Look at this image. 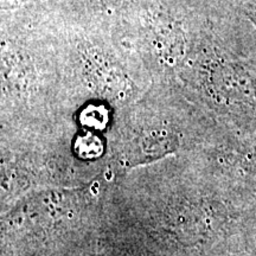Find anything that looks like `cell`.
I'll use <instances>...</instances> for the list:
<instances>
[{
    "label": "cell",
    "mask_w": 256,
    "mask_h": 256,
    "mask_svg": "<svg viewBox=\"0 0 256 256\" xmlns=\"http://www.w3.org/2000/svg\"><path fill=\"white\" fill-rule=\"evenodd\" d=\"M76 151L84 159L96 158L102 153L101 142L94 136H82L76 142Z\"/></svg>",
    "instance_id": "1"
},
{
    "label": "cell",
    "mask_w": 256,
    "mask_h": 256,
    "mask_svg": "<svg viewBox=\"0 0 256 256\" xmlns=\"http://www.w3.org/2000/svg\"><path fill=\"white\" fill-rule=\"evenodd\" d=\"M107 120V112L102 107L90 106L82 113V124L90 130H102Z\"/></svg>",
    "instance_id": "2"
}]
</instances>
